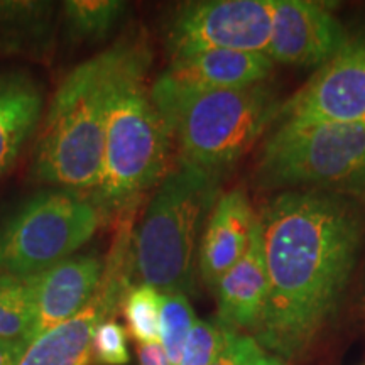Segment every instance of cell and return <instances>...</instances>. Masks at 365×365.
I'll return each instance as SVG.
<instances>
[{"label": "cell", "instance_id": "1", "mask_svg": "<svg viewBox=\"0 0 365 365\" xmlns=\"http://www.w3.org/2000/svg\"><path fill=\"white\" fill-rule=\"evenodd\" d=\"M267 299L254 339L282 359L301 355L335 312L357 261L364 215L341 193L289 190L257 215Z\"/></svg>", "mask_w": 365, "mask_h": 365}, {"label": "cell", "instance_id": "2", "mask_svg": "<svg viewBox=\"0 0 365 365\" xmlns=\"http://www.w3.org/2000/svg\"><path fill=\"white\" fill-rule=\"evenodd\" d=\"M102 173L90 198L103 222L132 210L166 176L173 140L145 85L148 48L137 41L113 46Z\"/></svg>", "mask_w": 365, "mask_h": 365}, {"label": "cell", "instance_id": "24", "mask_svg": "<svg viewBox=\"0 0 365 365\" xmlns=\"http://www.w3.org/2000/svg\"><path fill=\"white\" fill-rule=\"evenodd\" d=\"M262 355V346L252 335L232 331L222 352L210 365H255Z\"/></svg>", "mask_w": 365, "mask_h": 365}, {"label": "cell", "instance_id": "23", "mask_svg": "<svg viewBox=\"0 0 365 365\" xmlns=\"http://www.w3.org/2000/svg\"><path fill=\"white\" fill-rule=\"evenodd\" d=\"M91 360L98 365H127L130 360L125 328L113 318L103 319L93 333Z\"/></svg>", "mask_w": 365, "mask_h": 365}, {"label": "cell", "instance_id": "13", "mask_svg": "<svg viewBox=\"0 0 365 365\" xmlns=\"http://www.w3.org/2000/svg\"><path fill=\"white\" fill-rule=\"evenodd\" d=\"M272 63L266 53L210 49L171 59L153 86L180 93L244 88L264 83L271 75Z\"/></svg>", "mask_w": 365, "mask_h": 365}, {"label": "cell", "instance_id": "12", "mask_svg": "<svg viewBox=\"0 0 365 365\" xmlns=\"http://www.w3.org/2000/svg\"><path fill=\"white\" fill-rule=\"evenodd\" d=\"M103 271L100 255L81 254L29 276L36 312L31 340L78 314L93 299Z\"/></svg>", "mask_w": 365, "mask_h": 365}, {"label": "cell", "instance_id": "22", "mask_svg": "<svg viewBox=\"0 0 365 365\" xmlns=\"http://www.w3.org/2000/svg\"><path fill=\"white\" fill-rule=\"evenodd\" d=\"M230 333L218 319H196L178 365H210L222 352Z\"/></svg>", "mask_w": 365, "mask_h": 365}, {"label": "cell", "instance_id": "25", "mask_svg": "<svg viewBox=\"0 0 365 365\" xmlns=\"http://www.w3.org/2000/svg\"><path fill=\"white\" fill-rule=\"evenodd\" d=\"M140 365H171L161 344H145L137 349Z\"/></svg>", "mask_w": 365, "mask_h": 365}, {"label": "cell", "instance_id": "15", "mask_svg": "<svg viewBox=\"0 0 365 365\" xmlns=\"http://www.w3.org/2000/svg\"><path fill=\"white\" fill-rule=\"evenodd\" d=\"M215 291L217 319L223 327L235 333L257 328L267 299V274L257 222L245 254L223 274Z\"/></svg>", "mask_w": 365, "mask_h": 365}, {"label": "cell", "instance_id": "14", "mask_svg": "<svg viewBox=\"0 0 365 365\" xmlns=\"http://www.w3.org/2000/svg\"><path fill=\"white\" fill-rule=\"evenodd\" d=\"M255 222L257 215L242 188L217 200L200 240L198 271L205 284L215 289L223 274L240 261L250 244Z\"/></svg>", "mask_w": 365, "mask_h": 365}, {"label": "cell", "instance_id": "27", "mask_svg": "<svg viewBox=\"0 0 365 365\" xmlns=\"http://www.w3.org/2000/svg\"><path fill=\"white\" fill-rule=\"evenodd\" d=\"M255 365H286V364L282 362L279 357H269V355L264 354Z\"/></svg>", "mask_w": 365, "mask_h": 365}, {"label": "cell", "instance_id": "8", "mask_svg": "<svg viewBox=\"0 0 365 365\" xmlns=\"http://www.w3.org/2000/svg\"><path fill=\"white\" fill-rule=\"evenodd\" d=\"M130 218L120 225L110 255L105 262L102 282L93 299L78 314L34 336L26 345L17 365H90L93 333L103 319L112 318L132 287L134 249Z\"/></svg>", "mask_w": 365, "mask_h": 365}, {"label": "cell", "instance_id": "7", "mask_svg": "<svg viewBox=\"0 0 365 365\" xmlns=\"http://www.w3.org/2000/svg\"><path fill=\"white\" fill-rule=\"evenodd\" d=\"M103 217L88 195L46 190L0 223V276L29 277L71 257Z\"/></svg>", "mask_w": 365, "mask_h": 365}, {"label": "cell", "instance_id": "26", "mask_svg": "<svg viewBox=\"0 0 365 365\" xmlns=\"http://www.w3.org/2000/svg\"><path fill=\"white\" fill-rule=\"evenodd\" d=\"M24 340H4L0 339V365H17L21 355L26 350Z\"/></svg>", "mask_w": 365, "mask_h": 365}, {"label": "cell", "instance_id": "10", "mask_svg": "<svg viewBox=\"0 0 365 365\" xmlns=\"http://www.w3.org/2000/svg\"><path fill=\"white\" fill-rule=\"evenodd\" d=\"M279 122L365 124V33L345 43L317 73L279 105Z\"/></svg>", "mask_w": 365, "mask_h": 365}, {"label": "cell", "instance_id": "19", "mask_svg": "<svg viewBox=\"0 0 365 365\" xmlns=\"http://www.w3.org/2000/svg\"><path fill=\"white\" fill-rule=\"evenodd\" d=\"M34 317L29 277L0 276V339L29 344Z\"/></svg>", "mask_w": 365, "mask_h": 365}, {"label": "cell", "instance_id": "20", "mask_svg": "<svg viewBox=\"0 0 365 365\" xmlns=\"http://www.w3.org/2000/svg\"><path fill=\"white\" fill-rule=\"evenodd\" d=\"M163 294L148 284L132 286L122 303V313L127 330L139 345L161 344L159 341V318H161Z\"/></svg>", "mask_w": 365, "mask_h": 365}, {"label": "cell", "instance_id": "16", "mask_svg": "<svg viewBox=\"0 0 365 365\" xmlns=\"http://www.w3.org/2000/svg\"><path fill=\"white\" fill-rule=\"evenodd\" d=\"M43 107V88L33 76L24 71L0 73V178L36 130Z\"/></svg>", "mask_w": 365, "mask_h": 365}, {"label": "cell", "instance_id": "21", "mask_svg": "<svg viewBox=\"0 0 365 365\" xmlns=\"http://www.w3.org/2000/svg\"><path fill=\"white\" fill-rule=\"evenodd\" d=\"M196 317L188 296L181 293L163 294L161 318H159V341L171 365L180 364L182 349Z\"/></svg>", "mask_w": 365, "mask_h": 365}, {"label": "cell", "instance_id": "18", "mask_svg": "<svg viewBox=\"0 0 365 365\" xmlns=\"http://www.w3.org/2000/svg\"><path fill=\"white\" fill-rule=\"evenodd\" d=\"M66 34L73 41H98L120 22L125 2L118 0H70L63 4Z\"/></svg>", "mask_w": 365, "mask_h": 365}, {"label": "cell", "instance_id": "9", "mask_svg": "<svg viewBox=\"0 0 365 365\" xmlns=\"http://www.w3.org/2000/svg\"><path fill=\"white\" fill-rule=\"evenodd\" d=\"M274 0H205L181 6L166 29L171 59L228 49L266 53L271 41Z\"/></svg>", "mask_w": 365, "mask_h": 365}, {"label": "cell", "instance_id": "3", "mask_svg": "<svg viewBox=\"0 0 365 365\" xmlns=\"http://www.w3.org/2000/svg\"><path fill=\"white\" fill-rule=\"evenodd\" d=\"M113 58L112 46L76 66L58 86L34 149L38 181L88 196L98 186Z\"/></svg>", "mask_w": 365, "mask_h": 365}, {"label": "cell", "instance_id": "17", "mask_svg": "<svg viewBox=\"0 0 365 365\" xmlns=\"http://www.w3.org/2000/svg\"><path fill=\"white\" fill-rule=\"evenodd\" d=\"M53 11L49 2H0V54H41L51 41Z\"/></svg>", "mask_w": 365, "mask_h": 365}, {"label": "cell", "instance_id": "11", "mask_svg": "<svg viewBox=\"0 0 365 365\" xmlns=\"http://www.w3.org/2000/svg\"><path fill=\"white\" fill-rule=\"evenodd\" d=\"M344 27L330 9L308 0H274L267 56L282 65L322 66L345 43Z\"/></svg>", "mask_w": 365, "mask_h": 365}, {"label": "cell", "instance_id": "6", "mask_svg": "<svg viewBox=\"0 0 365 365\" xmlns=\"http://www.w3.org/2000/svg\"><path fill=\"white\" fill-rule=\"evenodd\" d=\"M257 182L269 190H365V124L279 122L264 144Z\"/></svg>", "mask_w": 365, "mask_h": 365}, {"label": "cell", "instance_id": "4", "mask_svg": "<svg viewBox=\"0 0 365 365\" xmlns=\"http://www.w3.org/2000/svg\"><path fill=\"white\" fill-rule=\"evenodd\" d=\"M181 166L222 176L255 144L279 112L271 86L180 91L150 86Z\"/></svg>", "mask_w": 365, "mask_h": 365}, {"label": "cell", "instance_id": "5", "mask_svg": "<svg viewBox=\"0 0 365 365\" xmlns=\"http://www.w3.org/2000/svg\"><path fill=\"white\" fill-rule=\"evenodd\" d=\"M220 176L178 166L166 173L134 234V271L161 294L195 291L200 234L215 207Z\"/></svg>", "mask_w": 365, "mask_h": 365}]
</instances>
